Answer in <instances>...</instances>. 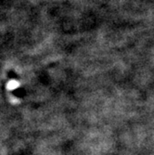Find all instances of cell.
Returning a JSON list of instances; mask_svg holds the SVG:
<instances>
[{
	"instance_id": "cell-1",
	"label": "cell",
	"mask_w": 154,
	"mask_h": 155,
	"mask_svg": "<svg viewBox=\"0 0 154 155\" xmlns=\"http://www.w3.org/2000/svg\"><path fill=\"white\" fill-rule=\"evenodd\" d=\"M19 86V84L16 82V81H11L9 84H8V87H11L10 88H12V89H14V88H16L17 87Z\"/></svg>"
}]
</instances>
